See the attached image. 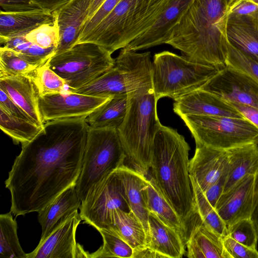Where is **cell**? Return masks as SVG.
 I'll return each mask as SVG.
<instances>
[{
	"instance_id": "obj_11",
	"label": "cell",
	"mask_w": 258,
	"mask_h": 258,
	"mask_svg": "<svg viewBox=\"0 0 258 258\" xmlns=\"http://www.w3.org/2000/svg\"><path fill=\"white\" fill-rule=\"evenodd\" d=\"M82 220L98 231L109 229L113 212L130 211L124 188L116 169L93 186L80 208Z\"/></svg>"
},
{
	"instance_id": "obj_35",
	"label": "cell",
	"mask_w": 258,
	"mask_h": 258,
	"mask_svg": "<svg viewBox=\"0 0 258 258\" xmlns=\"http://www.w3.org/2000/svg\"><path fill=\"white\" fill-rule=\"evenodd\" d=\"M98 231L103 243L96 251L89 253V258H132L133 249L116 232L111 229H102Z\"/></svg>"
},
{
	"instance_id": "obj_24",
	"label": "cell",
	"mask_w": 258,
	"mask_h": 258,
	"mask_svg": "<svg viewBox=\"0 0 258 258\" xmlns=\"http://www.w3.org/2000/svg\"><path fill=\"white\" fill-rule=\"evenodd\" d=\"M144 200L149 211L161 222L176 231L186 242L187 228L173 208L163 195L150 174H146L142 190Z\"/></svg>"
},
{
	"instance_id": "obj_4",
	"label": "cell",
	"mask_w": 258,
	"mask_h": 258,
	"mask_svg": "<svg viewBox=\"0 0 258 258\" xmlns=\"http://www.w3.org/2000/svg\"><path fill=\"white\" fill-rule=\"evenodd\" d=\"M169 1L121 0L77 44L95 43L112 53L124 48L153 25Z\"/></svg>"
},
{
	"instance_id": "obj_15",
	"label": "cell",
	"mask_w": 258,
	"mask_h": 258,
	"mask_svg": "<svg viewBox=\"0 0 258 258\" xmlns=\"http://www.w3.org/2000/svg\"><path fill=\"white\" fill-rule=\"evenodd\" d=\"M195 0H170L153 24L125 47L137 51L166 44L180 19Z\"/></svg>"
},
{
	"instance_id": "obj_31",
	"label": "cell",
	"mask_w": 258,
	"mask_h": 258,
	"mask_svg": "<svg viewBox=\"0 0 258 258\" xmlns=\"http://www.w3.org/2000/svg\"><path fill=\"white\" fill-rule=\"evenodd\" d=\"M43 126L13 116L0 107L1 129L15 144L23 145L30 142L41 132Z\"/></svg>"
},
{
	"instance_id": "obj_22",
	"label": "cell",
	"mask_w": 258,
	"mask_h": 258,
	"mask_svg": "<svg viewBox=\"0 0 258 258\" xmlns=\"http://www.w3.org/2000/svg\"><path fill=\"white\" fill-rule=\"evenodd\" d=\"M186 244L189 258H230L224 247L223 237L202 219L195 224Z\"/></svg>"
},
{
	"instance_id": "obj_52",
	"label": "cell",
	"mask_w": 258,
	"mask_h": 258,
	"mask_svg": "<svg viewBox=\"0 0 258 258\" xmlns=\"http://www.w3.org/2000/svg\"><path fill=\"white\" fill-rule=\"evenodd\" d=\"M237 0H226L228 8L231 6Z\"/></svg>"
},
{
	"instance_id": "obj_29",
	"label": "cell",
	"mask_w": 258,
	"mask_h": 258,
	"mask_svg": "<svg viewBox=\"0 0 258 258\" xmlns=\"http://www.w3.org/2000/svg\"><path fill=\"white\" fill-rule=\"evenodd\" d=\"M131 96L119 95L112 96L86 118L89 126L95 128L117 130L124 120Z\"/></svg>"
},
{
	"instance_id": "obj_12",
	"label": "cell",
	"mask_w": 258,
	"mask_h": 258,
	"mask_svg": "<svg viewBox=\"0 0 258 258\" xmlns=\"http://www.w3.org/2000/svg\"><path fill=\"white\" fill-rule=\"evenodd\" d=\"M112 97L87 95L68 89L61 93L39 96V106L44 123L57 119L87 118Z\"/></svg>"
},
{
	"instance_id": "obj_3",
	"label": "cell",
	"mask_w": 258,
	"mask_h": 258,
	"mask_svg": "<svg viewBox=\"0 0 258 258\" xmlns=\"http://www.w3.org/2000/svg\"><path fill=\"white\" fill-rule=\"evenodd\" d=\"M190 147L176 129L161 125L154 139L150 175L187 228L199 218L189 172Z\"/></svg>"
},
{
	"instance_id": "obj_47",
	"label": "cell",
	"mask_w": 258,
	"mask_h": 258,
	"mask_svg": "<svg viewBox=\"0 0 258 258\" xmlns=\"http://www.w3.org/2000/svg\"><path fill=\"white\" fill-rule=\"evenodd\" d=\"M229 103L258 129V108L233 102Z\"/></svg>"
},
{
	"instance_id": "obj_39",
	"label": "cell",
	"mask_w": 258,
	"mask_h": 258,
	"mask_svg": "<svg viewBox=\"0 0 258 258\" xmlns=\"http://www.w3.org/2000/svg\"><path fill=\"white\" fill-rule=\"evenodd\" d=\"M228 236L252 249H256L258 235L250 218L241 219L227 226Z\"/></svg>"
},
{
	"instance_id": "obj_18",
	"label": "cell",
	"mask_w": 258,
	"mask_h": 258,
	"mask_svg": "<svg viewBox=\"0 0 258 258\" xmlns=\"http://www.w3.org/2000/svg\"><path fill=\"white\" fill-rule=\"evenodd\" d=\"M229 166L228 150L196 146L189 162V172L204 192L222 175Z\"/></svg>"
},
{
	"instance_id": "obj_41",
	"label": "cell",
	"mask_w": 258,
	"mask_h": 258,
	"mask_svg": "<svg viewBox=\"0 0 258 258\" xmlns=\"http://www.w3.org/2000/svg\"><path fill=\"white\" fill-rule=\"evenodd\" d=\"M121 1L105 0L93 16L84 24L77 42L94 29Z\"/></svg>"
},
{
	"instance_id": "obj_1",
	"label": "cell",
	"mask_w": 258,
	"mask_h": 258,
	"mask_svg": "<svg viewBox=\"0 0 258 258\" xmlns=\"http://www.w3.org/2000/svg\"><path fill=\"white\" fill-rule=\"evenodd\" d=\"M89 128L86 118L47 121L34 139L22 145L5 181L13 215L38 213L76 185Z\"/></svg>"
},
{
	"instance_id": "obj_54",
	"label": "cell",
	"mask_w": 258,
	"mask_h": 258,
	"mask_svg": "<svg viewBox=\"0 0 258 258\" xmlns=\"http://www.w3.org/2000/svg\"></svg>"
},
{
	"instance_id": "obj_2",
	"label": "cell",
	"mask_w": 258,
	"mask_h": 258,
	"mask_svg": "<svg viewBox=\"0 0 258 258\" xmlns=\"http://www.w3.org/2000/svg\"><path fill=\"white\" fill-rule=\"evenodd\" d=\"M226 0H195L166 44L184 55L222 69L227 54Z\"/></svg>"
},
{
	"instance_id": "obj_49",
	"label": "cell",
	"mask_w": 258,
	"mask_h": 258,
	"mask_svg": "<svg viewBox=\"0 0 258 258\" xmlns=\"http://www.w3.org/2000/svg\"><path fill=\"white\" fill-rule=\"evenodd\" d=\"M43 10L53 12L69 0H31Z\"/></svg>"
},
{
	"instance_id": "obj_36",
	"label": "cell",
	"mask_w": 258,
	"mask_h": 258,
	"mask_svg": "<svg viewBox=\"0 0 258 258\" xmlns=\"http://www.w3.org/2000/svg\"><path fill=\"white\" fill-rule=\"evenodd\" d=\"M37 66L31 64L14 51L5 47L0 48V76H21L33 80Z\"/></svg>"
},
{
	"instance_id": "obj_14",
	"label": "cell",
	"mask_w": 258,
	"mask_h": 258,
	"mask_svg": "<svg viewBox=\"0 0 258 258\" xmlns=\"http://www.w3.org/2000/svg\"><path fill=\"white\" fill-rule=\"evenodd\" d=\"M82 219L75 211L43 241L27 258H89V253L77 242V229Z\"/></svg>"
},
{
	"instance_id": "obj_7",
	"label": "cell",
	"mask_w": 258,
	"mask_h": 258,
	"mask_svg": "<svg viewBox=\"0 0 258 258\" xmlns=\"http://www.w3.org/2000/svg\"><path fill=\"white\" fill-rule=\"evenodd\" d=\"M153 87L157 101L167 97L174 101L200 89L222 69L168 51L155 54Z\"/></svg>"
},
{
	"instance_id": "obj_32",
	"label": "cell",
	"mask_w": 258,
	"mask_h": 258,
	"mask_svg": "<svg viewBox=\"0 0 258 258\" xmlns=\"http://www.w3.org/2000/svg\"><path fill=\"white\" fill-rule=\"evenodd\" d=\"M4 47L16 53L27 62L40 67L54 55L55 47L45 49L26 39L25 34L11 37L2 41Z\"/></svg>"
},
{
	"instance_id": "obj_26",
	"label": "cell",
	"mask_w": 258,
	"mask_h": 258,
	"mask_svg": "<svg viewBox=\"0 0 258 258\" xmlns=\"http://www.w3.org/2000/svg\"><path fill=\"white\" fill-rule=\"evenodd\" d=\"M148 222L149 242L147 246L163 257H182L186 244L182 236L151 212Z\"/></svg>"
},
{
	"instance_id": "obj_48",
	"label": "cell",
	"mask_w": 258,
	"mask_h": 258,
	"mask_svg": "<svg viewBox=\"0 0 258 258\" xmlns=\"http://www.w3.org/2000/svg\"><path fill=\"white\" fill-rule=\"evenodd\" d=\"M250 218L258 235V168L254 175L252 207Z\"/></svg>"
},
{
	"instance_id": "obj_25",
	"label": "cell",
	"mask_w": 258,
	"mask_h": 258,
	"mask_svg": "<svg viewBox=\"0 0 258 258\" xmlns=\"http://www.w3.org/2000/svg\"><path fill=\"white\" fill-rule=\"evenodd\" d=\"M123 185L130 211L141 222L147 235V244L149 242L148 211L143 195L146 174L124 164L116 169Z\"/></svg>"
},
{
	"instance_id": "obj_34",
	"label": "cell",
	"mask_w": 258,
	"mask_h": 258,
	"mask_svg": "<svg viewBox=\"0 0 258 258\" xmlns=\"http://www.w3.org/2000/svg\"><path fill=\"white\" fill-rule=\"evenodd\" d=\"M190 177L196 210L203 222L223 238L228 236L227 226L209 202L197 182Z\"/></svg>"
},
{
	"instance_id": "obj_27",
	"label": "cell",
	"mask_w": 258,
	"mask_h": 258,
	"mask_svg": "<svg viewBox=\"0 0 258 258\" xmlns=\"http://www.w3.org/2000/svg\"><path fill=\"white\" fill-rule=\"evenodd\" d=\"M229 169L225 192L248 174L254 175L258 168V145L248 144L228 150Z\"/></svg>"
},
{
	"instance_id": "obj_17",
	"label": "cell",
	"mask_w": 258,
	"mask_h": 258,
	"mask_svg": "<svg viewBox=\"0 0 258 258\" xmlns=\"http://www.w3.org/2000/svg\"><path fill=\"white\" fill-rule=\"evenodd\" d=\"M91 0H69L55 10L59 40L54 54L76 44L88 16Z\"/></svg>"
},
{
	"instance_id": "obj_16",
	"label": "cell",
	"mask_w": 258,
	"mask_h": 258,
	"mask_svg": "<svg viewBox=\"0 0 258 258\" xmlns=\"http://www.w3.org/2000/svg\"><path fill=\"white\" fill-rule=\"evenodd\" d=\"M173 109L180 117L199 115L245 118L229 102L211 92L200 89L175 100Z\"/></svg>"
},
{
	"instance_id": "obj_37",
	"label": "cell",
	"mask_w": 258,
	"mask_h": 258,
	"mask_svg": "<svg viewBox=\"0 0 258 258\" xmlns=\"http://www.w3.org/2000/svg\"><path fill=\"white\" fill-rule=\"evenodd\" d=\"M33 81L39 96L61 93L68 89L64 80L50 68L47 62L37 68Z\"/></svg>"
},
{
	"instance_id": "obj_33",
	"label": "cell",
	"mask_w": 258,
	"mask_h": 258,
	"mask_svg": "<svg viewBox=\"0 0 258 258\" xmlns=\"http://www.w3.org/2000/svg\"><path fill=\"white\" fill-rule=\"evenodd\" d=\"M12 212L0 215V257L27 258L17 235V224Z\"/></svg>"
},
{
	"instance_id": "obj_53",
	"label": "cell",
	"mask_w": 258,
	"mask_h": 258,
	"mask_svg": "<svg viewBox=\"0 0 258 258\" xmlns=\"http://www.w3.org/2000/svg\"><path fill=\"white\" fill-rule=\"evenodd\" d=\"M258 5V0H248Z\"/></svg>"
},
{
	"instance_id": "obj_28",
	"label": "cell",
	"mask_w": 258,
	"mask_h": 258,
	"mask_svg": "<svg viewBox=\"0 0 258 258\" xmlns=\"http://www.w3.org/2000/svg\"><path fill=\"white\" fill-rule=\"evenodd\" d=\"M226 31L231 44L258 60V22L228 16Z\"/></svg>"
},
{
	"instance_id": "obj_40",
	"label": "cell",
	"mask_w": 258,
	"mask_h": 258,
	"mask_svg": "<svg viewBox=\"0 0 258 258\" xmlns=\"http://www.w3.org/2000/svg\"><path fill=\"white\" fill-rule=\"evenodd\" d=\"M27 40L43 48H56L59 40L58 26L56 22L44 24L25 34Z\"/></svg>"
},
{
	"instance_id": "obj_43",
	"label": "cell",
	"mask_w": 258,
	"mask_h": 258,
	"mask_svg": "<svg viewBox=\"0 0 258 258\" xmlns=\"http://www.w3.org/2000/svg\"><path fill=\"white\" fill-rule=\"evenodd\" d=\"M224 245L230 258H258V250L235 241L228 235L223 238Z\"/></svg>"
},
{
	"instance_id": "obj_44",
	"label": "cell",
	"mask_w": 258,
	"mask_h": 258,
	"mask_svg": "<svg viewBox=\"0 0 258 258\" xmlns=\"http://www.w3.org/2000/svg\"><path fill=\"white\" fill-rule=\"evenodd\" d=\"M1 10L7 13H20L42 10L31 0H0Z\"/></svg>"
},
{
	"instance_id": "obj_9",
	"label": "cell",
	"mask_w": 258,
	"mask_h": 258,
	"mask_svg": "<svg viewBox=\"0 0 258 258\" xmlns=\"http://www.w3.org/2000/svg\"><path fill=\"white\" fill-rule=\"evenodd\" d=\"M105 48L91 42L77 44L47 61L70 90L80 88L110 69L115 59Z\"/></svg>"
},
{
	"instance_id": "obj_21",
	"label": "cell",
	"mask_w": 258,
	"mask_h": 258,
	"mask_svg": "<svg viewBox=\"0 0 258 258\" xmlns=\"http://www.w3.org/2000/svg\"><path fill=\"white\" fill-rule=\"evenodd\" d=\"M81 203L76 185H74L62 191L39 211L38 220L42 230L39 242L43 241L57 226L78 210Z\"/></svg>"
},
{
	"instance_id": "obj_38",
	"label": "cell",
	"mask_w": 258,
	"mask_h": 258,
	"mask_svg": "<svg viewBox=\"0 0 258 258\" xmlns=\"http://www.w3.org/2000/svg\"><path fill=\"white\" fill-rule=\"evenodd\" d=\"M226 66L235 69L258 81V60L242 52L228 41Z\"/></svg>"
},
{
	"instance_id": "obj_5",
	"label": "cell",
	"mask_w": 258,
	"mask_h": 258,
	"mask_svg": "<svg viewBox=\"0 0 258 258\" xmlns=\"http://www.w3.org/2000/svg\"><path fill=\"white\" fill-rule=\"evenodd\" d=\"M157 103L154 90L132 95L124 120L117 129L126 158L146 174L151 167L155 135L162 124Z\"/></svg>"
},
{
	"instance_id": "obj_51",
	"label": "cell",
	"mask_w": 258,
	"mask_h": 258,
	"mask_svg": "<svg viewBox=\"0 0 258 258\" xmlns=\"http://www.w3.org/2000/svg\"><path fill=\"white\" fill-rule=\"evenodd\" d=\"M104 1L105 0H91L89 10L88 16L86 22L93 16Z\"/></svg>"
},
{
	"instance_id": "obj_19",
	"label": "cell",
	"mask_w": 258,
	"mask_h": 258,
	"mask_svg": "<svg viewBox=\"0 0 258 258\" xmlns=\"http://www.w3.org/2000/svg\"><path fill=\"white\" fill-rule=\"evenodd\" d=\"M253 174H248L227 191L222 193L215 208L228 226L250 217L253 201Z\"/></svg>"
},
{
	"instance_id": "obj_8",
	"label": "cell",
	"mask_w": 258,
	"mask_h": 258,
	"mask_svg": "<svg viewBox=\"0 0 258 258\" xmlns=\"http://www.w3.org/2000/svg\"><path fill=\"white\" fill-rule=\"evenodd\" d=\"M126 155L117 130L89 126L76 188L81 202L96 183L123 165Z\"/></svg>"
},
{
	"instance_id": "obj_20",
	"label": "cell",
	"mask_w": 258,
	"mask_h": 258,
	"mask_svg": "<svg viewBox=\"0 0 258 258\" xmlns=\"http://www.w3.org/2000/svg\"><path fill=\"white\" fill-rule=\"evenodd\" d=\"M0 89L22 109L39 126H43L39 106V94L33 81L21 76H0Z\"/></svg>"
},
{
	"instance_id": "obj_30",
	"label": "cell",
	"mask_w": 258,
	"mask_h": 258,
	"mask_svg": "<svg viewBox=\"0 0 258 258\" xmlns=\"http://www.w3.org/2000/svg\"><path fill=\"white\" fill-rule=\"evenodd\" d=\"M109 229L116 232L133 250L147 245L145 229L140 220L131 211L115 210Z\"/></svg>"
},
{
	"instance_id": "obj_6",
	"label": "cell",
	"mask_w": 258,
	"mask_h": 258,
	"mask_svg": "<svg viewBox=\"0 0 258 258\" xmlns=\"http://www.w3.org/2000/svg\"><path fill=\"white\" fill-rule=\"evenodd\" d=\"M75 93L97 97H112L154 90L151 53L121 49L114 66Z\"/></svg>"
},
{
	"instance_id": "obj_45",
	"label": "cell",
	"mask_w": 258,
	"mask_h": 258,
	"mask_svg": "<svg viewBox=\"0 0 258 258\" xmlns=\"http://www.w3.org/2000/svg\"><path fill=\"white\" fill-rule=\"evenodd\" d=\"M229 166L220 177L204 193L211 205L215 208L222 194L228 173Z\"/></svg>"
},
{
	"instance_id": "obj_13",
	"label": "cell",
	"mask_w": 258,
	"mask_h": 258,
	"mask_svg": "<svg viewBox=\"0 0 258 258\" xmlns=\"http://www.w3.org/2000/svg\"><path fill=\"white\" fill-rule=\"evenodd\" d=\"M200 89L211 92L228 102L258 108V81L227 66Z\"/></svg>"
},
{
	"instance_id": "obj_46",
	"label": "cell",
	"mask_w": 258,
	"mask_h": 258,
	"mask_svg": "<svg viewBox=\"0 0 258 258\" xmlns=\"http://www.w3.org/2000/svg\"><path fill=\"white\" fill-rule=\"evenodd\" d=\"M0 107L13 116L33 122L32 118L1 89H0Z\"/></svg>"
},
{
	"instance_id": "obj_42",
	"label": "cell",
	"mask_w": 258,
	"mask_h": 258,
	"mask_svg": "<svg viewBox=\"0 0 258 258\" xmlns=\"http://www.w3.org/2000/svg\"><path fill=\"white\" fill-rule=\"evenodd\" d=\"M228 16L258 21V5L248 0H237L228 9Z\"/></svg>"
},
{
	"instance_id": "obj_10",
	"label": "cell",
	"mask_w": 258,
	"mask_h": 258,
	"mask_svg": "<svg viewBox=\"0 0 258 258\" xmlns=\"http://www.w3.org/2000/svg\"><path fill=\"white\" fill-rule=\"evenodd\" d=\"M196 146L229 150L248 144L258 145V129L245 118L183 115Z\"/></svg>"
},
{
	"instance_id": "obj_50",
	"label": "cell",
	"mask_w": 258,
	"mask_h": 258,
	"mask_svg": "<svg viewBox=\"0 0 258 258\" xmlns=\"http://www.w3.org/2000/svg\"><path fill=\"white\" fill-rule=\"evenodd\" d=\"M160 258L163 257L160 254L154 251L147 245L134 250L132 258Z\"/></svg>"
},
{
	"instance_id": "obj_23",
	"label": "cell",
	"mask_w": 258,
	"mask_h": 258,
	"mask_svg": "<svg viewBox=\"0 0 258 258\" xmlns=\"http://www.w3.org/2000/svg\"><path fill=\"white\" fill-rule=\"evenodd\" d=\"M55 22L54 12L43 10L20 13L0 11V41L26 34L39 26Z\"/></svg>"
}]
</instances>
